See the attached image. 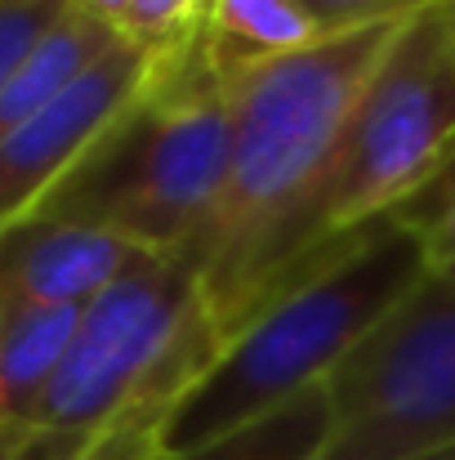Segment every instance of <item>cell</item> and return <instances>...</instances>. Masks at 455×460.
<instances>
[{
    "instance_id": "cell-1",
    "label": "cell",
    "mask_w": 455,
    "mask_h": 460,
    "mask_svg": "<svg viewBox=\"0 0 455 460\" xmlns=\"http://www.w3.org/2000/svg\"><path fill=\"white\" fill-rule=\"evenodd\" d=\"M393 31L398 22L326 36L291 58L223 81V183L206 228L179 255L223 340L277 296L303 215Z\"/></svg>"
},
{
    "instance_id": "cell-2",
    "label": "cell",
    "mask_w": 455,
    "mask_h": 460,
    "mask_svg": "<svg viewBox=\"0 0 455 460\" xmlns=\"http://www.w3.org/2000/svg\"><path fill=\"white\" fill-rule=\"evenodd\" d=\"M433 273L424 246L380 219L335 246L286 296L259 308L192 385L165 429V456L201 452L303 389L330 385L348 353Z\"/></svg>"
},
{
    "instance_id": "cell-3",
    "label": "cell",
    "mask_w": 455,
    "mask_h": 460,
    "mask_svg": "<svg viewBox=\"0 0 455 460\" xmlns=\"http://www.w3.org/2000/svg\"><path fill=\"white\" fill-rule=\"evenodd\" d=\"M228 165V99L197 31L156 54L139 99L31 219L85 224L179 260L210 219Z\"/></svg>"
},
{
    "instance_id": "cell-4",
    "label": "cell",
    "mask_w": 455,
    "mask_h": 460,
    "mask_svg": "<svg viewBox=\"0 0 455 460\" xmlns=\"http://www.w3.org/2000/svg\"><path fill=\"white\" fill-rule=\"evenodd\" d=\"M455 156V0L398 22L295 237L286 296L335 246L380 224ZM273 296V300H277ZM268 300V305H273ZM264 305V308H268Z\"/></svg>"
},
{
    "instance_id": "cell-5",
    "label": "cell",
    "mask_w": 455,
    "mask_h": 460,
    "mask_svg": "<svg viewBox=\"0 0 455 460\" xmlns=\"http://www.w3.org/2000/svg\"><path fill=\"white\" fill-rule=\"evenodd\" d=\"M321 460H433L455 447V282L429 273L330 376Z\"/></svg>"
},
{
    "instance_id": "cell-6",
    "label": "cell",
    "mask_w": 455,
    "mask_h": 460,
    "mask_svg": "<svg viewBox=\"0 0 455 460\" xmlns=\"http://www.w3.org/2000/svg\"><path fill=\"white\" fill-rule=\"evenodd\" d=\"M152 63V49L121 40L58 103L0 139V237L31 219L49 201V192L81 165V156L108 135V126L139 99Z\"/></svg>"
},
{
    "instance_id": "cell-7",
    "label": "cell",
    "mask_w": 455,
    "mask_h": 460,
    "mask_svg": "<svg viewBox=\"0 0 455 460\" xmlns=\"http://www.w3.org/2000/svg\"><path fill=\"white\" fill-rule=\"evenodd\" d=\"M144 260L152 255L126 237L63 219H22L0 237V313L90 308Z\"/></svg>"
},
{
    "instance_id": "cell-8",
    "label": "cell",
    "mask_w": 455,
    "mask_h": 460,
    "mask_svg": "<svg viewBox=\"0 0 455 460\" xmlns=\"http://www.w3.org/2000/svg\"><path fill=\"white\" fill-rule=\"evenodd\" d=\"M317 40L321 36L300 0H206V13L197 22L201 58L219 81L291 58Z\"/></svg>"
},
{
    "instance_id": "cell-9",
    "label": "cell",
    "mask_w": 455,
    "mask_h": 460,
    "mask_svg": "<svg viewBox=\"0 0 455 460\" xmlns=\"http://www.w3.org/2000/svg\"><path fill=\"white\" fill-rule=\"evenodd\" d=\"M326 443H330V389L317 385L201 452L165 460H321Z\"/></svg>"
},
{
    "instance_id": "cell-10",
    "label": "cell",
    "mask_w": 455,
    "mask_h": 460,
    "mask_svg": "<svg viewBox=\"0 0 455 460\" xmlns=\"http://www.w3.org/2000/svg\"><path fill=\"white\" fill-rule=\"evenodd\" d=\"M384 219L402 224V228L424 246L433 273L455 264V156L442 170H433V174H429L402 206H393Z\"/></svg>"
},
{
    "instance_id": "cell-11",
    "label": "cell",
    "mask_w": 455,
    "mask_h": 460,
    "mask_svg": "<svg viewBox=\"0 0 455 460\" xmlns=\"http://www.w3.org/2000/svg\"><path fill=\"white\" fill-rule=\"evenodd\" d=\"M76 9V0H0V85Z\"/></svg>"
},
{
    "instance_id": "cell-12",
    "label": "cell",
    "mask_w": 455,
    "mask_h": 460,
    "mask_svg": "<svg viewBox=\"0 0 455 460\" xmlns=\"http://www.w3.org/2000/svg\"><path fill=\"white\" fill-rule=\"evenodd\" d=\"M433 0H300V9L312 18L317 36H348V31H366V27H393L407 22L411 13H420Z\"/></svg>"
},
{
    "instance_id": "cell-13",
    "label": "cell",
    "mask_w": 455,
    "mask_h": 460,
    "mask_svg": "<svg viewBox=\"0 0 455 460\" xmlns=\"http://www.w3.org/2000/svg\"><path fill=\"white\" fill-rule=\"evenodd\" d=\"M201 13H206V0H135L121 22V36L161 54V49L188 40L197 31Z\"/></svg>"
},
{
    "instance_id": "cell-14",
    "label": "cell",
    "mask_w": 455,
    "mask_h": 460,
    "mask_svg": "<svg viewBox=\"0 0 455 460\" xmlns=\"http://www.w3.org/2000/svg\"><path fill=\"white\" fill-rule=\"evenodd\" d=\"M130 4H135V0H76V9L94 13L99 22H108V27H117V31H121V22H126Z\"/></svg>"
},
{
    "instance_id": "cell-15",
    "label": "cell",
    "mask_w": 455,
    "mask_h": 460,
    "mask_svg": "<svg viewBox=\"0 0 455 460\" xmlns=\"http://www.w3.org/2000/svg\"><path fill=\"white\" fill-rule=\"evenodd\" d=\"M438 273H442L447 282H455V264H447V269H438Z\"/></svg>"
}]
</instances>
